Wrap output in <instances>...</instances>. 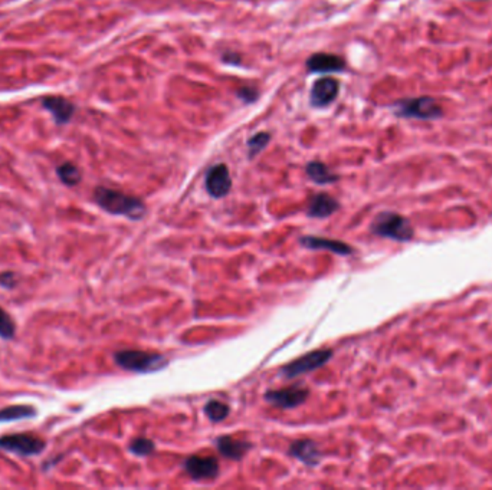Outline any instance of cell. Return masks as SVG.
I'll return each mask as SVG.
<instances>
[{
  "label": "cell",
  "mask_w": 492,
  "mask_h": 490,
  "mask_svg": "<svg viewBox=\"0 0 492 490\" xmlns=\"http://www.w3.org/2000/svg\"><path fill=\"white\" fill-rule=\"evenodd\" d=\"M333 358V350H317L311 351L295 361L286 364L281 368V374L285 379H295L304 374L312 372L318 368L324 367Z\"/></svg>",
  "instance_id": "277c9868"
},
{
  "label": "cell",
  "mask_w": 492,
  "mask_h": 490,
  "mask_svg": "<svg viewBox=\"0 0 492 490\" xmlns=\"http://www.w3.org/2000/svg\"><path fill=\"white\" fill-rule=\"evenodd\" d=\"M19 285V276L15 272L6 271L0 273V286L5 287V290H15Z\"/></svg>",
  "instance_id": "d4e9b609"
},
{
  "label": "cell",
  "mask_w": 492,
  "mask_h": 490,
  "mask_svg": "<svg viewBox=\"0 0 492 490\" xmlns=\"http://www.w3.org/2000/svg\"><path fill=\"white\" fill-rule=\"evenodd\" d=\"M270 141H271V134L270 132L260 131V132L253 134L248 139V156H249V158L256 157L260 151L265 150V147L268 146Z\"/></svg>",
  "instance_id": "44dd1931"
},
{
  "label": "cell",
  "mask_w": 492,
  "mask_h": 490,
  "mask_svg": "<svg viewBox=\"0 0 492 490\" xmlns=\"http://www.w3.org/2000/svg\"><path fill=\"white\" fill-rule=\"evenodd\" d=\"M289 456L300 460L301 463L310 466V468H315L317 465H320V462L323 460V454L318 449L317 443L310 440V439H301V440H295L291 446H289Z\"/></svg>",
  "instance_id": "7c38bea8"
},
{
  "label": "cell",
  "mask_w": 492,
  "mask_h": 490,
  "mask_svg": "<svg viewBox=\"0 0 492 490\" xmlns=\"http://www.w3.org/2000/svg\"><path fill=\"white\" fill-rule=\"evenodd\" d=\"M222 61L225 64H229V65H237L239 67L242 64V60H241V55L235 53V52H225L222 55Z\"/></svg>",
  "instance_id": "484cf974"
},
{
  "label": "cell",
  "mask_w": 492,
  "mask_h": 490,
  "mask_svg": "<svg viewBox=\"0 0 492 490\" xmlns=\"http://www.w3.org/2000/svg\"><path fill=\"white\" fill-rule=\"evenodd\" d=\"M338 201L326 193H318L310 198L307 215L315 219H326L338 210Z\"/></svg>",
  "instance_id": "5bb4252c"
},
{
  "label": "cell",
  "mask_w": 492,
  "mask_h": 490,
  "mask_svg": "<svg viewBox=\"0 0 492 490\" xmlns=\"http://www.w3.org/2000/svg\"><path fill=\"white\" fill-rule=\"evenodd\" d=\"M301 245L307 249L312 250H328L340 256H347L353 253V247L341 240L334 239H324V238H315V236H302L300 239Z\"/></svg>",
  "instance_id": "9a60e30c"
},
{
  "label": "cell",
  "mask_w": 492,
  "mask_h": 490,
  "mask_svg": "<svg viewBox=\"0 0 492 490\" xmlns=\"http://www.w3.org/2000/svg\"><path fill=\"white\" fill-rule=\"evenodd\" d=\"M183 468L193 480H209L219 475V462L212 456H190L185 460Z\"/></svg>",
  "instance_id": "ba28073f"
},
{
  "label": "cell",
  "mask_w": 492,
  "mask_h": 490,
  "mask_svg": "<svg viewBox=\"0 0 492 490\" xmlns=\"http://www.w3.org/2000/svg\"><path fill=\"white\" fill-rule=\"evenodd\" d=\"M36 414L38 411L32 406H9L0 410V423L34 418Z\"/></svg>",
  "instance_id": "ac0fdd59"
},
{
  "label": "cell",
  "mask_w": 492,
  "mask_h": 490,
  "mask_svg": "<svg viewBox=\"0 0 492 490\" xmlns=\"http://www.w3.org/2000/svg\"><path fill=\"white\" fill-rule=\"evenodd\" d=\"M56 175H58V177H60V180L68 187H75L82 180L81 170L72 163H64L61 165H58Z\"/></svg>",
  "instance_id": "d6986e66"
},
{
  "label": "cell",
  "mask_w": 492,
  "mask_h": 490,
  "mask_svg": "<svg viewBox=\"0 0 492 490\" xmlns=\"http://www.w3.org/2000/svg\"><path fill=\"white\" fill-rule=\"evenodd\" d=\"M371 232L397 242H409L415 235L411 222L393 212H385L375 217L371 223Z\"/></svg>",
  "instance_id": "3957f363"
},
{
  "label": "cell",
  "mask_w": 492,
  "mask_h": 490,
  "mask_svg": "<svg viewBox=\"0 0 492 490\" xmlns=\"http://www.w3.org/2000/svg\"><path fill=\"white\" fill-rule=\"evenodd\" d=\"M42 107L52 114L53 121L58 125L68 124L77 111V107L74 105V102H71L64 97H55V95L45 97L42 100Z\"/></svg>",
  "instance_id": "8fae6325"
},
{
  "label": "cell",
  "mask_w": 492,
  "mask_h": 490,
  "mask_svg": "<svg viewBox=\"0 0 492 490\" xmlns=\"http://www.w3.org/2000/svg\"><path fill=\"white\" fill-rule=\"evenodd\" d=\"M205 414L206 417L213 421V423H219V421H223L229 413H230V409L227 404H225L223 401H219V400H211L206 402V406H205Z\"/></svg>",
  "instance_id": "ffe728a7"
},
{
  "label": "cell",
  "mask_w": 492,
  "mask_h": 490,
  "mask_svg": "<svg viewBox=\"0 0 492 490\" xmlns=\"http://www.w3.org/2000/svg\"><path fill=\"white\" fill-rule=\"evenodd\" d=\"M156 444L150 439L137 437L130 443V451L135 456H149L154 451Z\"/></svg>",
  "instance_id": "603a6c76"
},
{
  "label": "cell",
  "mask_w": 492,
  "mask_h": 490,
  "mask_svg": "<svg viewBox=\"0 0 492 490\" xmlns=\"http://www.w3.org/2000/svg\"><path fill=\"white\" fill-rule=\"evenodd\" d=\"M205 186L213 198L225 197L232 189V179L226 164H216L206 172Z\"/></svg>",
  "instance_id": "9c48e42d"
},
{
  "label": "cell",
  "mask_w": 492,
  "mask_h": 490,
  "mask_svg": "<svg viewBox=\"0 0 492 490\" xmlns=\"http://www.w3.org/2000/svg\"><path fill=\"white\" fill-rule=\"evenodd\" d=\"M46 447V443L34 435L27 433H18V435H8L0 437V449L22 456H38L41 454Z\"/></svg>",
  "instance_id": "8992f818"
},
{
  "label": "cell",
  "mask_w": 492,
  "mask_h": 490,
  "mask_svg": "<svg viewBox=\"0 0 492 490\" xmlns=\"http://www.w3.org/2000/svg\"><path fill=\"white\" fill-rule=\"evenodd\" d=\"M307 176L317 184H331L338 180V176L333 172L324 163L321 161H311L305 167Z\"/></svg>",
  "instance_id": "e0dca14e"
},
{
  "label": "cell",
  "mask_w": 492,
  "mask_h": 490,
  "mask_svg": "<svg viewBox=\"0 0 492 490\" xmlns=\"http://www.w3.org/2000/svg\"><path fill=\"white\" fill-rule=\"evenodd\" d=\"M310 395V390L305 387H289L282 390H270L265 393V400L274 407L289 410L304 404Z\"/></svg>",
  "instance_id": "52a82bcc"
},
{
  "label": "cell",
  "mask_w": 492,
  "mask_h": 490,
  "mask_svg": "<svg viewBox=\"0 0 492 490\" xmlns=\"http://www.w3.org/2000/svg\"><path fill=\"white\" fill-rule=\"evenodd\" d=\"M94 200L102 210L114 216H124L130 220H141L146 215V205L141 198L114 189L102 186L97 187L94 190Z\"/></svg>",
  "instance_id": "6da1fadb"
},
{
  "label": "cell",
  "mask_w": 492,
  "mask_h": 490,
  "mask_svg": "<svg viewBox=\"0 0 492 490\" xmlns=\"http://www.w3.org/2000/svg\"><path fill=\"white\" fill-rule=\"evenodd\" d=\"M340 85L333 78H321L314 82L311 94H310V102L312 107L324 108L328 107L331 102L335 101L338 95Z\"/></svg>",
  "instance_id": "30bf717a"
},
{
  "label": "cell",
  "mask_w": 492,
  "mask_h": 490,
  "mask_svg": "<svg viewBox=\"0 0 492 490\" xmlns=\"http://www.w3.org/2000/svg\"><path fill=\"white\" fill-rule=\"evenodd\" d=\"M216 447L219 453L229 460H242L252 449V444L232 436H220L216 439Z\"/></svg>",
  "instance_id": "2e32d148"
},
{
  "label": "cell",
  "mask_w": 492,
  "mask_h": 490,
  "mask_svg": "<svg viewBox=\"0 0 492 490\" xmlns=\"http://www.w3.org/2000/svg\"><path fill=\"white\" fill-rule=\"evenodd\" d=\"M237 95L238 98H241L244 102L246 104H252L258 100V90L255 88L253 85H245L242 86V88H239L237 91Z\"/></svg>",
  "instance_id": "cb8c5ba5"
},
{
  "label": "cell",
  "mask_w": 492,
  "mask_h": 490,
  "mask_svg": "<svg viewBox=\"0 0 492 490\" xmlns=\"http://www.w3.org/2000/svg\"><path fill=\"white\" fill-rule=\"evenodd\" d=\"M396 112L397 115H401V117L406 118L435 120L442 115V108L433 98L420 97L397 102Z\"/></svg>",
  "instance_id": "5b68a950"
},
{
  "label": "cell",
  "mask_w": 492,
  "mask_h": 490,
  "mask_svg": "<svg viewBox=\"0 0 492 490\" xmlns=\"http://www.w3.org/2000/svg\"><path fill=\"white\" fill-rule=\"evenodd\" d=\"M307 69L317 74L343 72L345 69V62L341 56L333 53H314L308 57Z\"/></svg>",
  "instance_id": "4fadbf2b"
},
{
  "label": "cell",
  "mask_w": 492,
  "mask_h": 490,
  "mask_svg": "<svg viewBox=\"0 0 492 490\" xmlns=\"http://www.w3.org/2000/svg\"><path fill=\"white\" fill-rule=\"evenodd\" d=\"M114 361L119 367L126 371L140 372V374H150L157 372L167 367V358L161 354L146 353V351H135V350H124L117 351L114 354Z\"/></svg>",
  "instance_id": "7a4b0ae2"
},
{
  "label": "cell",
  "mask_w": 492,
  "mask_h": 490,
  "mask_svg": "<svg viewBox=\"0 0 492 490\" xmlns=\"http://www.w3.org/2000/svg\"><path fill=\"white\" fill-rule=\"evenodd\" d=\"M16 334V324L12 320V316L0 306V338L12 339Z\"/></svg>",
  "instance_id": "7402d4cb"
}]
</instances>
